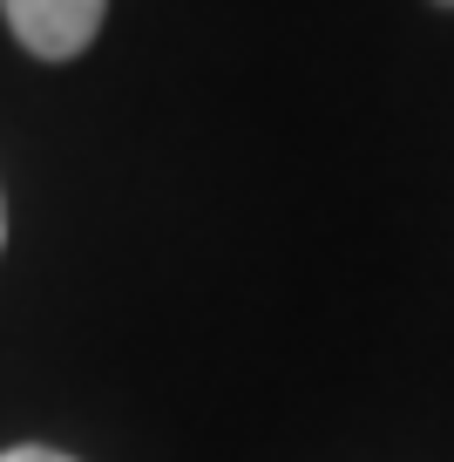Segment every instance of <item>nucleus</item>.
I'll return each mask as SVG.
<instances>
[{"label":"nucleus","mask_w":454,"mask_h":462,"mask_svg":"<svg viewBox=\"0 0 454 462\" xmlns=\"http://www.w3.org/2000/svg\"><path fill=\"white\" fill-rule=\"evenodd\" d=\"M0 14L14 28V42L41 61H75L102 34L109 0H0Z\"/></svg>","instance_id":"1"},{"label":"nucleus","mask_w":454,"mask_h":462,"mask_svg":"<svg viewBox=\"0 0 454 462\" xmlns=\"http://www.w3.org/2000/svg\"><path fill=\"white\" fill-rule=\"evenodd\" d=\"M0 462H75V456H61L48 442H21V448H0Z\"/></svg>","instance_id":"2"},{"label":"nucleus","mask_w":454,"mask_h":462,"mask_svg":"<svg viewBox=\"0 0 454 462\" xmlns=\"http://www.w3.org/2000/svg\"><path fill=\"white\" fill-rule=\"evenodd\" d=\"M0 245H7V211H0Z\"/></svg>","instance_id":"3"},{"label":"nucleus","mask_w":454,"mask_h":462,"mask_svg":"<svg viewBox=\"0 0 454 462\" xmlns=\"http://www.w3.org/2000/svg\"><path fill=\"white\" fill-rule=\"evenodd\" d=\"M448 7H454V0H448Z\"/></svg>","instance_id":"4"}]
</instances>
